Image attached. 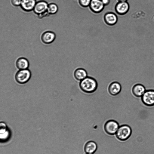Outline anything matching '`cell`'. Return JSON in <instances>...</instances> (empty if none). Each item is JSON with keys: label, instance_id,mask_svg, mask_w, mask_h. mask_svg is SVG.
<instances>
[{"label": "cell", "instance_id": "6", "mask_svg": "<svg viewBox=\"0 0 154 154\" xmlns=\"http://www.w3.org/2000/svg\"><path fill=\"white\" fill-rule=\"evenodd\" d=\"M130 8L127 2H118L115 6L116 12L118 14L123 15L127 13Z\"/></svg>", "mask_w": 154, "mask_h": 154}, {"label": "cell", "instance_id": "13", "mask_svg": "<svg viewBox=\"0 0 154 154\" xmlns=\"http://www.w3.org/2000/svg\"><path fill=\"white\" fill-rule=\"evenodd\" d=\"M16 66L19 70L27 69L29 67V63L26 58L21 57L17 60Z\"/></svg>", "mask_w": 154, "mask_h": 154}, {"label": "cell", "instance_id": "10", "mask_svg": "<svg viewBox=\"0 0 154 154\" xmlns=\"http://www.w3.org/2000/svg\"><path fill=\"white\" fill-rule=\"evenodd\" d=\"M104 20L107 24L109 26H113L117 23L118 18L115 13L112 12H109L104 15Z\"/></svg>", "mask_w": 154, "mask_h": 154}, {"label": "cell", "instance_id": "15", "mask_svg": "<svg viewBox=\"0 0 154 154\" xmlns=\"http://www.w3.org/2000/svg\"><path fill=\"white\" fill-rule=\"evenodd\" d=\"M96 143L93 141L88 142L84 146V150L86 153L93 154L97 149Z\"/></svg>", "mask_w": 154, "mask_h": 154}, {"label": "cell", "instance_id": "17", "mask_svg": "<svg viewBox=\"0 0 154 154\" xmlns=\"http://www.w3.org/2000/svg\"><path fill=\"white\" fill-rule=\"evenodd\" d=\"M58 10L57 5L54 3L48 4L47 12L49 14H56Z\"/></svg>", "mask_w": 154, "mask_h": 154}, {"label": "cell", "instance_id": "23", "mask_svg": "<svg viewBox=\"0 0 154 154\" xmlns=\"http://www.w3.org/2000/svg\"><path fill=\"white\" fill-rule=\"evenodd\" d=\"M118 2H127L128 0H117Z\"/></svg>", "mask_w": 154, "mask_h": 154}, {"label": "cell", "instance_id": "18", "mask_svg": "<svg viewBox=\"0 0 154 154\" xmlns=\"http://www.w3.org/2000/svg\"><path fill=\"white\" fill-rule=\"evenodd\" d=\"M91 0H79V5L82 7H89Z\"/></svg>", "mask_w": 154, "mask_h": 154}, {"label": "cell", "instance_id": "8", "mask_svg": "<svg viewBox=\"0 0 154 154\" xmlns=\"http://www.w3.org/2000/svg\"><path fill=\"white\" fill-rule=\"evenodd\" d=\"M104 7L101 0H91L89 6L91 11L95 13L101 12Z\"/></svg>", "mask_w": 154, "mask_h": 154}, {"label": "cell", "instance_id": "16", "mask_svg": "<svg viewBox=\"0 0 154 154\" xmlns=\"http://www.w3.org/2000/svg\"><path fill=\"white\" fill-rule=\"evenodd\" d=\"M146 90L144 86L140 84H137L135 85L132 89L133 94L137 97H141L146 91Z\"/></svg>", "mask_w": 154, "mask_h": 154}, {"label": "cell", "instance_id": "22", "mask_svg": "<svg viewBox=\"0 0 154 154\" xmlns=\"http://www.w3.org/2000/svg\"><path fill=\"white\" fill-rule=\"evenodd\" d=\"M105 6L108 5L110 2V0H101Z\"/></svg>", "mask_w": 154, "mask_h": 154}, {"label": "cell", "instance_id": "5", "mask_svg": "<svg viewBox=\"0 0 154 154\" xmlns=\"http://www.w3.org/2000/svg\"><path fill=\"white\" fill-rule=\"evenodd\" d=\"M143 103L148 106L154 105V90L146 91L141 97Z\"/></svg>", "mask_w": 154, "mask_h": 154}, {"label": "cell", "instance_id": "1", "mask_svg": "<svg viewBox=\"0 0 154 154\" xmlns=\"http://www.w3.org/2000/svg\"><path fill=\"white\" fill-rule=\"evenodd\" d=\"M79 85L80 88L83 92L87 93H91L96 90L98 84L94 79L87 76L80 81Z\"/></svg>", "mask_w": 154, "mask_h": 154}, {"label": "cell", "instance_id": "2", "mask_svg": "<svg viewBox=\"0 0 154 154\" xmlns=\"http://www.w3.org/2000/svg\"><path fill=\"white\" fill-rule=\"evenodd\" d=\"M131 133V129L130 126L127 125H123L119 127L116 135L119 140L125 141L130 137Z\"/></svg>", "mask_w": 154, "mask_h": 154}, {"label": "cell", "instance_id": "7", "mask_svg": "<svg viewBox=\"0 0 154 154\" xmlns=\"http://www.w3.org/2000/svg\"><path fill=\"white\" fill-rule=\"evenodd\" d=\"M48 4L44 1H40L36 2L33 10L35 13L39 15L47 11Z\"/></svg>", "mask_w": 154, "mask_h": 154}, {"label": "cell", "instance_id": "4", "mask_svg": "<svg viewBox=\"0 0 154 154\" xmlns=\"http://www.w3.org/2000/svg\"><path fill=\"white\" fill-rule=\"evenodd\" d=\"M119 127V125L118 122L113 120L108 121L104 126L105 132L108 134L110 135L116 134Z\"/></svg>", "mask_w": 154, "mask_h": 154}, {"label": "cell", "instance_id": "21", "mask_svg": "<svg viewBox=\"0 0 154 154\" xmlns=\"http://www.w3.org/2000/svg\"><path fill=\"white\" fill-rule=\"evenodd\" d=\"M12 4L15 6H18L20 5L21 0H11Z\"/></svg>", "mask_w": 154, "mask_h": 154}, {"label": "cell", "instance_id": "20", "mask_svg": "<svg viewBox=\"0 0 154 154\" xmlns=\"http://www.w3.org/2000/svg\"><path fill=\"white\" fill-rule=\"evenodd\" d=\"M9 132L8 130H7L5 133L0 134V139L1 140H4L5 139H6L9 137Z\"/></svg>", "mask_w": 154, "mask_h": 154}, {"label": "cell", "instance_id": "24", "mask_svg": "<svg viewBox=\"0 0 154 154\" xmlns=\"http://www.w3.org/2000/svg\"><path fill=\"white\" fill-rule=\"evenodd\" d=\"M85 154H91V153H85Z\"/></svg>", "mask_w": 154, "mask_h": 154}, {"label": "cell", "instance_id": "9", "mask_svg": "<svg viewBox=\"0 0 154 154\" xmlns=\"http://www.w3.org/2000/svg\"><path fill=\"white\" fill-rule=\"evenodd\" d=\"M122 89V87L121 84L116 82L111 83L109 85L108 88L109 94L113 96L119 94L121 92Z\"/></svg>", "mask_w": 154, "mask_h": 154}, {"label": "cell", "instance_id": "3", "mask_svg": "<svg viewBox=\"0 0 154 154\" xmlns=\"http://www.w3.org/2000/svg\"><path fill=\"white\" fill-rule=\"evenodd\" d=\"M31 75L30 71L28 69L20 70L16 73L15 79L18 83L23 84L26 83L29 80Z\"/></svg>", "mask_w": 154, "mask_h": 154}, {"label": "cell", "instance_id": "14", "mask_svg": "<svg viewBox=\"0 0 154 154\" xmlns=\"http://www.w3.org/2000/svg\"><path fill=\"white\" fill-rule=\"evenodd\" d=\"M87 75L86 70L82 68L76 69L74 73L75 78L77 80L80 81L86 78L88 76Z\"/></svg>", "mask_w": 154, "mask_h": 154}, {"label": "cell", "instance_id": "19", "mask_svg": "<svg viewBox=\"0 0 154 154\" xmlns=\"http://www.w3.org/2000/svg\"><path fill=\"white\" fill-rule=\"evenodd\" d=\"M6 124L3 122L0 124V134L5 133L7 130Z\"/></svg>", "mask_w": 154, "mask_h": 154}, {"label": "cell", "instance_id": "11", "mask_svg": "<svg viewBox=\"0 0 154 154\" xmlns=\"http://www.w3.org/2000/svg\"><path fill=\"white\" fill-rule=\"evenodd\" d=\"M56 38L55 34L53 32L48 31L44 32L42 35L41 39L42 42L45 44L52 43Z\"/></svg>", "mask_w": 154, "mask_h": 154}, {"label": "cell", "instance_id": "12", "mask_svg": "<svg viewBox=\"0 0 154 154\" xmlns=\"http://www.w3.org/2000/svg\"><path fill=\"white\" fill-rule=\"evenodd\" d=\"M36 3V0H21L20 7L26 11H30L33 10Z\"/></svg>", "mask_w": 154, "mask_h": 154}]
</instances>
